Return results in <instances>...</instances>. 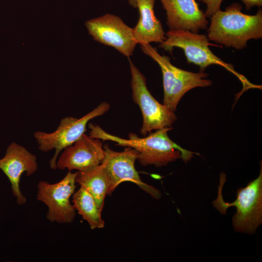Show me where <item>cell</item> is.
Instances as JSON below:
<instances>
[{
	"instance_id": "1",
	"label": "cell",
	"mask_w": 262,
	"mask_h": 262,
	"mask_svg": "<svg viewBox=\"0 0 262 262\" xmlns=\"http://www.w3.org/2000/svg\"><path fill=\"white\" fill-rule=\"evenodd\" d=\"M88 126L91 137L112 141L116 143L117 145L136 150L138 152L137 160L143 166L154 165L156 167H162L179 159L187 163L194 154H198L181 147L169 138L167 132L172 129V127L156 130L143 138L131 133L129 139H125L107 133L98 125L90 123Z\"/></svg>"
},
{
	"instance_id": "2",
	"label": "cell",
	"mask_w": 262,
	"mask_h": 262,
	"mask_svg": "<svg viewBox=\"0 0 262 262\" xmlns=\"http://www.w3.org/2000/svg\"><path fill=\"white\" fill-rule=\"evenodd\" d=\"M239 3L216 12L211 17L208 38L219 45L236 49L246 48L248 40L262 38V10L249 15L242 12Z\"/></svg>"
},
{
	"instance_id": "3",
	"label": "cell",
	"mask_w": 262,
	"mask_h": 262,
	"mask_svg": "<svg viewBox=\"0 0 262 262\" xmlns=\"http://www.w3.org/2000/svg\"><path fill=\"white\" fill-rule=\"evenodd\" d=\"M226 175L222 173L218 195L213 205L222 214H226L227 209L234 206L236 212L232 217V226L238 232L253 234L262 223V167L259 176L245 187L236 191V199L231 203L225 202L222 194Z\"/></svg>"
},
{
	"instance_id": "4",
	"label": "cell",
	"mask_w": 262,
	"mask_h": 262,
	"mask_svg": "<svg viewBox=\"0 0 262 262\" xmlns=\"http://www.w3.org/2000/svg\"><path fill=\"white\" fill-rule=\"evenodd\" d=\"M165 36L166 39L160 43L159 47L170 53L175 47L182 49L187 62L198 66L201 71L204 72L211 65H216L223 67L236 76L243 84V89L238 94V98L249 89H262V86L252 83L245 76L236 71L232 64L224 62L216 56L209 47L214 45L209 42L205 35L178 30H169Z\"/></svg>"
},
{
	"instance_id": "5",
	"label": "cell",
	"mask_w": 262,
	"mask_h": 262,
	"mask_svg": "<svg viewBox=\"0 0 262 262\" xmlns=\"http://www.w3.org/2000/svg\"><path fill=\"white\" fill-rule=\"evenodd\" d=\"M143 53L151 57L160 66L163 79L164 104L173 112L183 95L192 89L207 87L212 81L207 79L208 74L200 71L195 73L173 65L170 59L160 55L149 44L140 45Z\"/></svg>"
},
{
	"instance_id": "6",
	"label": "cell",
	"mask_w": 262,
	"mask_h": 262,
	"mask_svg": "<svg viewBox=\"0 0 262 262\" xmlns=\"http://www.w3.org/2000/svg\"><path fill=\"white\" fill-rule=\"evenodd\" d=\"M110 108L109 104L104 102L80 118L72 116L62 118L57 129L52 132L36 131L34 133V137L40 151L47 152L55 149L54 154L49 163L51 169H57L56 162L60 153L85 133L88 122L95 117L102 115Z\"/></svg>"
},
{
	"instance_id": "7",
	"label": "cell",
	"mask_w": 262,
	"mask_h": 262,
	"mask_svg": "<svg viewBox=\"0 0 262 262\" xmlns=\"http://www.w3.org/2000/svg\"><path fill=\"white\" fill-rule=\"evenodd\" d=\"M131 74L132 97L140 107L143 116L141 134L145 136L152 130L172 127L177 120L174 112L160 103L147 89L146 79L128 57Z\"/></svg>"
},
{
	"instance_id": "8",
	"label": "cell",
	"mask_w": 262,
	"mask_h": 262,
	"mask_svg": "<svg viewBox=\"0 0 262 262\" xmlns=\"http://www.w3.org/2000/svg\"><path fill=\"white\" fill-rule=\"evenodd\" d=\"M77 172L68 171L60 181L50 183L40 181L37 185L36 199L48 207L47 219L59 224L72 223L76 216V210L70 198L75 193Z\"/></svg>"
},
{
	"instance_id": "9",
	"label": "cell",
	"mask_w": 262,
	"mask_h": 262,
	"mask_svg": "<svg viewBox=\"0 0 262 262\" xmlns=\"http://www.w3.org/2000/svg\"><path fill=\"white\" fill-rule=\"evenodd\" d=\"M103 148L105 154L101 164L108 179L107 195H111L121 182L129 181L137 185L154 198H160V191L144 182L135 169V162L138 153L136 150L127 147L122 152H117L110 149L107 145Z\"/></svg>"
},
{
	"instance_id": "10",
	"label": "cell",
	"mask_w": 262,
	"mask_h": 262,
	"mask_svg": "<svg viewBox=\"0 0 262 262\" xmlns=\"http://www.w3.org/2000/svg\"><path fill=\"white\" fill-rule=\"evenodd\" d=\"M85 25L95 41L113 47L128 58L132 55L138 44L133 28L115 15L107 13L87 21Z\"/></svg>"
},
{
	"instance_id": "11",
	"label": "cell",
	"mask_w": 262,
	"mask_h": 262,
	"mask_svg": "<svg viewBox=\"0 0 262 262\" xmlns=\"http://www.w3.org/2000/svg\"><path fill=\"white\" fill-rule=\"evenodd\" d=\"M62 151L57 160V168L69 171L89 170L100 164L105 154L100 140L85 133Z\"/></svg>"
},
{
	"instance_id": "12",
	"label": "cell",
	"mask_w": 262,
	"mask_h": 262,
	"mask_svg": "<svg viewBox=\"0 0 262 262\" xmlns=\"http://www.w3.org/2000/svg\"><path fill=\"white\" fill-rule=\"evenodd\" d=\"M38 169L36 156L25 147L12 142L6 148L4 156L0 159V169L8 179L13 196L18 205H23L27 199L19 187L22 174L33 175Z\"/></svg>"
},
{
	"instance_id": "13",
	"label": "cell",
	"mask_w": 262,
	"mask_h": 262,
	"mask_svg": "<svg viewBox=\"0 0 262 262\" xmlns=\"http://www.w3.org/2000/svg\"><path fill=\"white\" fill-rule=\"evenodd\" d=\"M165 11L169 30L198 33L207 29L208 20L195 0H160Z\"/></svg>"
},
{
	"instance_id": "14",
	"label": "cell",
	"mask_w": 262,
	"mask_h": 262,
	"mask_svg": "<svg viewBox=\"0 0 262 262\" xmlns=\"http://www.w3.org/2000/svg\"><path fill=\"white\" fill-rule=\"evenodd\" d=\"M155 1V0H136L139 18L133 31L135 39L140 45L152 42L161 43L166 39L163 26L154 13Z\"/></svg>"
},
{
	"instance_id": "15",
	"label": "cell",
	"mask_w": 262,
	"mask_h": 262,
	"mask_svg": "<svg viewBox=\"0 0 262 262\" xmlns=\"http://www.w3.org/2000/svg\"><path fill=\"white\" fill-rule=\"evenodd\" d=\"M76 183L86 189L93 196L99 210L102 211L107 195L109 181L101 164L86 171H77Z\"/></svg>"
},
{
	"instance_id": "16",
	"label": "cell",
	"mask_w": 262,
	"mask_h": 262,
	"mask_svg": "<svg viewBox=\"0 0 262 262\" xmlns=\"http://www.w3.org/2000/svg\"><path fill=\"white\" fill-rule=\"evenodd\" d=\"M73 205L83 219L86 220L92 229L104 227V221L93 196L82 186L73 195Z\"/></svg>"
},
{
	"instance_id": "17",
	"label": "cell",
	"mask_w": 262,
	"mask_h": 262,
	"mask_svg": "<svg viewBox=\"0 0 262 262\" xmlns=\"http://www.w3.org/2000/svg\"><path fill=\"white\" fill-rule=\"evenodd\" d=\"M206 4L207 9L205 13L207 18H211L216 12L220 10L223 0H199Z\"/></svg>"
},
{
	"instance_id": "18",
	"label": "cell",
	"mask_w": 262,
	"mask_h": 262,
	"mask_svg": "<svg viewBox=\"0 0 262 262\" xmlns=\"http://www.w3.org/2000/svg\"><path fill=\"white\" fill-rule=\"evenodd\" d=\"M245 5L247 10H250L252 7L257 6L261 7L262 6V0H241Z\"/></svg>"
},
{
	"instance_id": "19",
	"label": "cell",
	"mask_w": 262,
	"mask_h": 262,
	"mask_svg": "<svg viewBox=\"0 0 262 262\" xmlns=\"http://www.w3.org/2000/svg\"><path fill=\"white\" fill-rule=\"evenodd\" d=\"M127 1L131 6L137 8L136 0H127Z\"/></svg>"
}]
</instances>
